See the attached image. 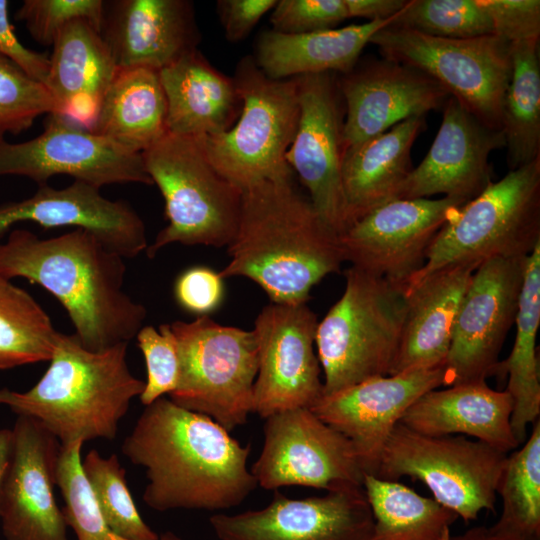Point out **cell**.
Masks as SVG:
<instances>
[{"label":"cell","mask_w":540,"mask_h":540,"mask_svg":"<svg viewBox=\"0 0 540 540\" xmlns=\"http://www.w3.org/2000/svg\"><path fill=\"white\" fill-rule=\"evenodd\" d=\"M142 158L163 196L168 220L148 244L147 257L172 243L228 246L238 227L243 191L214 168L201 137L167 132Z\"/></svg>","instance_id":"8992f818"},{"label":"cell","mask_w":540,"mask_h":540,"mask_svg":"<svg viewBox=\"0 0 540 540\" xmlns=\"http://www.w3.org/2000/svg\"><path fill=\"white\" fill-rule=\"evenodd\" d=\"M540 323V244L527 256L516 315L511 353L499 361L495 375H508L505 389L512 397L511 428L521 445L527 426L540 415V381L536 337Z\"/></svg>","instance_id":"1f68e13d"},{"label":"cell","mask_w":540,"mask_h":540,"mask_svg":"<svg viewBox=\"0 0 540 540\" xmlns=\"http://www.w3.org/2000/svg\"><path fill=\"white\" fill-rule=\"evenodd\" d=\"M227 247L230 261L221 278H248L279 304H306L312 287L344 262L338 235L291 179L243 190L238 227Z\"/></svg>","instance_id":"3957f363"},{"label":"cell","mask_w":540,"mask_h":540,"mask_svg":"<svg viewBox=\"0 0 540 540\" xmlns=\"http://www.w3.org/2000/svg\"><path fill=\"white\" fill-rule=\"evenodd\" d=\"M0 491V524L6 540H69L54 496L60 442L40 422L18 416Z\"/></svg>","instance_id":"ffe728a7"},{"label":"cell","mask_w":540,"mask_h":540,"mask_svg":"<svg viewBox=\"0 0 540 540\" xmlns=\"http://www.w3.org/2000/svg\"><path fill=\"white\" fill-rule=\"evenodd\" d=\"M233 80L241 111L229 130L201 137L208 159L242 191L262 181L291 179L285 156L299 121L298 77L271 79L247 56Z\"/></svg>","instance_id":"ba28073f"},{"label":"cell","mask_w":540,"mask_h":540,"mask_svg":"<svg viewBox=\"0 0 540 540\" xmlns=\"http://www.w3.org/2000/svg\"><path fill=\"white\" fill-rule=\"evenodd\" d=\"M167 101V132L204 137L237 121L242 102L233 78L215 69L196 49L159 71Z\"/></svg>","instance_id":"83f0119b"},{"label":"cell","mask_w":540,"mask_h":540,"mask_svg":"<svg viewBox=\"0 0 540 540\" xmlns=\"http://www.w3.org/2000/svg\"><path fill=\"white\" fill-rule=\"evenodd\" d=\"M493 25V34L514 43L540 38L539 0H479Z\"/></svg>","instance_id":"ee69618b"},{"label":"cell","mask_w":540,"mask_h":540,"mask_svg":"<svg viewBox=\"0 0 540 540\" xmlns=\"http://www.w3.org/2000/svg\"><path fill=\"white\" fill-rule=\"evenodd\" d=\"M318 320L307 304L271 303L254 328L258 372L253 413L262 418L295 408H311L323 394L321 366L314 351Z\"/></svg>","instance_id":"e0dca14e"},{"label":"cell","mask_w":540,"mask_h":540,"mask_svg":"<svg viewBox=\"0 0 540 540\" xmlns=\"http://www.w3.org/2000/svg\"><path fill=\"white\" fill-rule=\"evenodd\" d=\"M444 540H529L521 539L496 532L494 529L486 526L473 527L461 534H448ZM540 540V539H535Z\"/></svg>","instance_id":"681fc988"},{"label":"cell","mask_w":540,"mask_h":540,"mask_svg":"<svg viewBox=\"0 0 540 540\" xmlns=\"http://www.w3.org/2000/svg\"><path fill=\"white\" fill-rule=\"evenodd\" d=\"M105 11L102 0H25L15 17L41 45H53L71 22L85 20L101 31Z\"/></svg>","instance_id":"60d3db41"},{"label":"cell","mask_w":540,"mask_h":540,"mask_svg":"<svg viewBox=\"0 0 540 540\" xmlns=\"http://www.w3.org/2000/svg\"><path fill=\"white\" fill-rule=\"evenodd\" d=\"M122 453L145 469L147 506L226 510L240 505L258 486L241 445L210 417L161 397L145 406L124 439Z\"/></svg>","instance_id":"6da1fadb"},{"label":"cell","mask_w":540,"mask_h":540,"mask_svg":"<svg viewBox=\"0 0 540 540\" xmlns=\"http://www.w3.org/2000/svg\"><path fill=\"white\" fill-rule=\"evenodd\" d=\"M263 431L262 451L250 469L262 488L363 486L365 472L353 444L310 408L274 413Z\"/></svg>","instance_id":"7c38bea8"},{"label":"cell","mask_w":540,"mask_h":540,"mask_svg":"<svg viewBox=\"0 0 540 540\" xmlns=\"http://www.w3.org/2000/svg\"><path fill=\"white\" fill-rule=\"evenodd\" d=\"M393 18L304 34L266 31L258 41L255 62L275 80L325 72L343 75L358 63L372 36Z\"/></svg>","instance_id":"f546056e"},{"label":"cell","mask_w":540,"mask_h":540,"mask_svg":"<svg viewBox=\"0 0 540 540\" xmlns=\"http://www.w3.org/2000/svg\"><path fill=\"white\" fill-rule=\"evenodd\" d=\"M527 257L491 258L473 272L444 366L445 386L486 381L515 323Z\"/></svg>","instance_id":"9a60e30c"},{"label":"cell","mask_w":540,"mask_h":540,"mask_svg":"<svg viewBox=\"0 0 540 540\" xmlns=\"http://www.w3.org/2000/svg\"><path fill=\"white\" fill-rule=\"evenodd\" d=\"M219 272L195 266L183 271L175 280L174 297L187 312L200 316L214 311L222 302L224 284Z\"/></svg>","instance_id":"f6af8a7d"},{"label":"cell","mask_w":540,"mask_h":540,"mask_svg":"<svg viewBox=\"0 0 540 540\" xmlns=\"http://www.w3.org/2000/svg\"><path fill=\"white\" fill-rule=\"evenodd\" d=\"M340 299L318 322L323 394L392 374L406 315L403 286L351 266Z\"/></svg>","instance_id":"5b68a950"},{"label":"cell","mask_w":540,"mask_h":540,"mask_svg":"<svg viewBox=\"0 0 540 540\" xmlns=\"http://www.w3.org/2000/svg\"><path fill=\"white\" fill-rule=\"evenodd\" d=\"M477 267L447 266L405 289L406 315L391 375L444 364L461 302Z\"/></svg>","instance_id":"484cf974"},{"label":"cell","mask_w":540,"mask_h":540,"mask_svg":"<svg viewBox=\"0 0 540 540\" xmlns=\"http://www.w3.org/2000/svg\"><path fill=\"white\" fill-rule=\"evenodd\" d=\"M167 101L159 71L119 69L90 131L142 154L167 133Z\"/></svg>","instance_id":"4dcf8cb0"},{"label":"cell","mask_w":540,"mask_h":540,"mask_svg":"<svg viewBox=\"0 0 540 540\" xmlns=\"http://www.w3.org/2000/svg\"><path fill=\"white\" fill-rule=\"evenodd\" d=\"M179 357V379L169 399L210 417L227 431L253 413L258 345L253 330L226 326L207 315L170 324Z\"/></svg>","instance_id":"9c48e42d"},{"label":"cell","mask_w":540,"mask_h":540,"mask_svg":"<svg viewBox=\"0 0 540 540\" xmlns=\"http://www.w3.org/2000/svg\"><path fill=\"white\" fill-rule=\"evenodd\" d=\"M300 114L286 161L310 202L337 235L347 226L342 187L345 105L336 73L298 76Z\"/></svg>","instance_id":"2e32d148"},{"label":"cell","mask_w":540,"mask_h":540,"mask_svg":"<svg viewBox=\"0 0 540 540\" xmlns=\"http://www.w3.org/2000/svg\"><path fill=\"white\" fill-rule=\"evenodd\" d=\"M23 222L88 230L125 259L148 247L144 222L127 202L110 200L100 188L79 180L63 188L38 185L32 196L0 205V242Z\"/></svg>","instance_id":"603a6c76"},{"label":"cell","mask_w":540,"mask_h":540,"mask_svg":"<svg viewBox=\"0 0 540 540\" xmlns=\"http://www.w3.org/2000/svg\"><path fill=\"white\" fill-rule=\"evenodd\" d=\"M57 113L47 87L0 55V140L19 134L43 114Z\"/></svg>","instance_id":"ab89813d"},{"label":"cell","mask_w":540,"mask_h":540,"mask_svg":"<svg viewBox=\"0 0 540 540\" xmlns=\"http://www.w3.org/2000/svg\"><path fill=\"white\" fill-rule=\"evenodd\" d=\"M339 86L344 154L406 119L443 108L450 97L422 71L383 57L357 63L339 78Z\"/></svg>","instance_id":"44dd1931"},{"label":"cell","mask_w":540,"mask_h":540,"mask_svg":"<svg viewBox=\"0 0 540 540\" xmlns=\"http://www.w3.org/2000/svg\"><path fill=\"white\" fill-rule=\"evenodd\" d=\"M370 43L383 58L433 78L480 122L501 131V105L511 76L509 42L494 34L434 37L389 24Z\"/></svg>","instance_id":"8fae6325"},{"label":"cell","mask_w":540,"mask_h":540,"mask_svg":"<svg viewBox=\"0 0 540 540\" xmlns=\"http://www.w3.org/2000/svg\"><path fill=\"white\" fill-rule=\"evenodd\" d=\"M390 25L450 39L493 34L490 17L479 0H408Z\"/></svg>","instance_id":"74e56055"},{"label":"cell","mask_w":540,"mask_h":540,"mask_svg":"<svg viewBox=\"0 0 540 540\" xmlns=\"http://www.w3.org/2000/svg\"><path fill=\"white\" fill-rule=\"evenodd\" d=\"M276 3L277 0H219L217 11L226 38L231 42L245 39Z\"/></svg>","instance_id":"7dc6e473"},{"label":"cell","mask_w":540,"mask_h":540,"mask_svg":"<svg viewBox=\"0 0 540 540\" xmlns=\"http://www.w3.org/2000/svg\"><path fill=\"white\" fill-rule=\"evenodd\" d=\"M141 350L147 378L139 396L141 403L148 406L165 394L173 392L179 379V357L176 339L170 324L143 326L136 335Z\"/></svg>","instance_id":"b9f144b4"},{"label":"cell","mask_w":540,"mask_h":540,"mask_svg":"<svg viewBox=\"0 0 540 540\" xmlns=\"http://www.w3.org/2000/svg\"><path fill=\"white\" fill-rule=\"evenodd\" d=\"M0 277L23 278L47 290L90 351L129 343L144 326L146 307L124 289L125 258L88 230L40 238L15 227L0 242Z\"/></svg>","instance_id":"7a4b0ae2"},{"label":"cell","mask_w":540,"mask_h":540,"mask_svg":"<svg viewBox=\"0 0 540 540\" xmlns=\"http://www.w3.org/2000/svg\"><path fill=\"white\" fill-rule=\"evenodd\" d=\"M524 444L507 455L496 494L501 498V514L491 526L504 535L540 539V421L533 424Z\"/></svg>","instance_id":"e575fe53"},{"label":"cell","mask_w":540,"mask_h":540,"mask_svg":"<svg viewBox=\"0 0 540 540\" xmlns=\"http://www.w3.org/2000/svg\"><path fill=\"white\" fill-rule=\"evenodd\" d=\"M436 137L424 159L413 168L397 199L443 197L469 202L491 182L490 154L505 147L494 130L450 96L443 106Z\"/></svg>","instance_id":"7402d4cb"},{"label":"cell","mask_w":540,"mask_h":540,"mask_svg":"<svg viewBox=\"0 0 540 540\" xmlns=\"http://www.w3.org/2000/svg\"><path fill=\"white\" fill-rule=\"evenodd\" d=\"M540 244V157L491 182L443 225L404 289L451 265L527 257Z\"/></svg>","instance_id":"52a82bcc"},{"label":"cell","mask_w":540,"mask_h":540,"mask_svg":"<svg viewBox=\"0 0 540 540\" xmlns=\"http://www.w3.org/2000/svg\"><path fill=\"white\" fill-rule=\"evenodd\" d=\"M27 177L38 185L69 175L101 189L105 185H152L142 154L131 152L58 113L44 131L20 143L0 140V176Z\"/></svg>","instance_id":"4fadbf2b"},{"label":"cell","mask_w":540,"mask_h":540,"mask_svg":"<svg viewBox=\"0 0 540 540\" xmlns=\"http://www.w3.org/2000/svg\"><path fill=\"white\" fill-rule=\"evenodd\" d=\"M406 0H345L348 17L368 19V22L395 17L406 5Z\"/></svg>","instance_id":"c3c4849f"},{"label":"cell","mask_w":540,"mask_h":540,"mask_svg":"<svg viewBox=\"0 0 540 540\" xmlns=\"http://www.w3.org/2000/svg\"><path fill=\"white\" fill-rule=\"evenodd\" d=\"M445 384L444 364L417 368L322 395L310 409L350 440L365 474L374 475L384 445L406 410Z\"/></svg>","instance_id":"d6986e66"},{"label":"cell","mask_w":540,"mask_h":540,"mask_svg":"<svg viewBox=\"0 0 540 540\" xmlns=\"http://www.w3.org/2000/svg\"><path fill=\"white\" fill-rule=\"evenodd\" d=\"M539 39L510 43L511 76L501 105L510 170L540 157Z\"/></svg>","instance_id":"d6a6232c"},{"label":"cell","mask_w":540,"mask_h":540,"mask_svg":"<svg viewBox=\"0 0 540 540\" xmlns=\"http://www.w3.org/2000/svg\"><path fill=\"white\" fill-rule=\"evenodd\" d=\"M425 127V116L411 117L344 154L346 228L374 208L398 198L413 170L412 146Z\"/></svg>","instance_id":"f1b7e54d"},{"label":"cell","mask_w":540,"mask_h":540,"mask_svg":"<svg viewBox=\"0 0 540 540\" xmlns=\"http://www.w3.org/2000/svg\"><path fill=\"white\" fill-rule=\"evenodd\" d=\"M8 5L7 0H0V55L45 85L49 71V58L25 47L19 41L9 20Z\"/></svg>","instance_id":"bcb514c9"},{"label":"cell","mask_w":540,"mask_h":540,"mask_svg":"<svg viewBox=\"0 0 540 540\" xmlns=\"http://www.w3.org/2000/svg\"><path fill=\"white\" fill-rule=\"evenodd\" d=\"M100 34L118 69L155 71L196 50L200 39L187 0L105 2Z\"/></svg>","instance_id":"cb8c5ba5"},{"label":"cell","mask_w":540,"mask_h":540,"mask_svg":"<svg viewBox=\"0 0 540 540\" xmlns=\"http://www.w3.org/2000/svg\"><path fill=\"white\" fill-rule=\"evenodd\" d=\"M84 476L110 530L127 540H157L142 519L129 492L126 470L116 454L101 456L91 449L81 460Z\"/></svg>","instance_id":"8d00e7d4"},{"label":"cell","mask_w":540,"mask_h":540,"mask_svg":"<svg viewBox=\"0 0 540 540\" xmlns=\"http://www.w3.org/2000/svg\"><path fill=\"white\" fill-rule=\"evenodd\" d=\"M13 447L12 429H0V491L9 466Z\"/></svg>","instance_id":"f907efd6"},{"label":"cell","mask_w":540,"mask_h":540,"mask_svg":"<svg viewBox=\"0 0 540 540\" xmlns=\"http://www.w3.org/2000/svg\"><path fill=\"white\" fill-rule=\"evenodd\" d=\"M58 333L29 292L0 277V370L49 361Z\"/></svg>","instance_id":"d590c367"},{"label":"cell","mask_w":540,"mask_h":540,"mask_svg":"<svg viewBox=\"0 0 540 540\" xmlns=\"http://www.w3.org/2000/svg\"><path fill=\"white\" fill-rule=\"evenodd\" d=\"M466 203L442 197L380 205L338 235L344 261L405 287L423 267L436 234Z\"/></svg>","instance_id":"5bb4252c"},{"label":"cell","mask_w":540,"mask_h":540,"mask_svg":"<svg viewBox=\"0 0 540 540\" xmlns=\"http://www.w3.org/2000/svg\"><path fill=\"white\" fill-rule=\"evenodd\" d=\"M507 453L463 436H427L402 423L392 430L374 477L408 476L425 484L433 499L466 522L494 510L496 488Z\"/></svg>","instance_id":"30bf717a"},{"label":"cell","mask_w":540,"mask_h":540,"mask_svg":"<svg viewBox=\"0 0 540 540\" xmlns=\"http://www.w3.org/2000/svg\"><path fill=\"white\" fill-rule=\"evenodd\" d=\"M512 411L513 400L506 390L474 381L426 392L400 423L427 436L469 435L508 454L520 446L511 428Z\"/></svg>","instance_id":"d4e9b609"},{"label":"cell","mask_w":540,"mask_h":540,"mask_svg":"<svg viewBox=\"0 0 540 540\" xmlns=\"http://www.w3.org/2000/svg\"><path fill=\"white\" fill-rule=\"evenodd\" d=\"M128 343L86 349L75 334L59 332L50 364L29 390L0 388V405L40 422L60 445L113 440L131 401L144 390L127 363Z\"/></svg>","instance_id":"277c9868"},{"label":"cell","mask_w":540,"mask_h":540,"mask_svg":"<svg viewBox=\"0 0 540 540\" xmlns=\"http://www.w3.org/2000/svg\"><path fill=\"white\" fill-rule=\"evenodd\" d=\"M347 18L345 0H278L270 22L275 32L304 34L335 28Z\"/></svg>","instance_id":"7bdbcfd3"},{"label":"cell","mask_w":540,"mask_h":540,"mask_svg":"<svg viewBox=\"0 0 540 540\" xmlns=\"http://www.w3.org/2000/svg\"><path fill=\"white\" fill-rule=\"evenodd\" d=\"M363 487L373 516L370 540H444L459 518L398 481L365 474Z\"/></svg>","instance_id":"836d02e7"},{"label":"cell","mask_w":540,"mask_h":540,"mask_svg":"<svg viewBox=\"0 0 540 540\" xmlns=\"http://www.w3.org/2000/svg\"><path fill=\"white\" fill-rule=\"evenodd\" d=\"M82 445L75 441L60 447L56 485L65 502L66 524L77 540H127L110 530L97 506L81 467Z\"/></svg>","instance_id":"f35d334b"},{"label":"cell","mask_w":540,"mask_h":540,"mask_svg":"<svg viewBox=\"0 0 540 540\" xmlns=\"http://www.w3.org/2000/svg\"><path fill=\"white\" fill-rule=\"evenodd\" d=\"M52 46L45 86L57 113L90 130L119 69L100 32L85 20L69 23Z\"/></svg>","instance_id":"4316f807"},{"label":"cell","mask_w":540,"mask_h":540,"mask_svg":"<svg viewBox=\"0 0 540 540\" xmlns=\"http://www.w3.org/2000/svg\"><path fill=\"white\" fill-rule=\"evenodd\" d=\"M219 540H370L373 516L364 487L291 499L275 491L264 508L209 519Z\"/></svg>","instance_id":"ac0fdd59"}]
</instances>
